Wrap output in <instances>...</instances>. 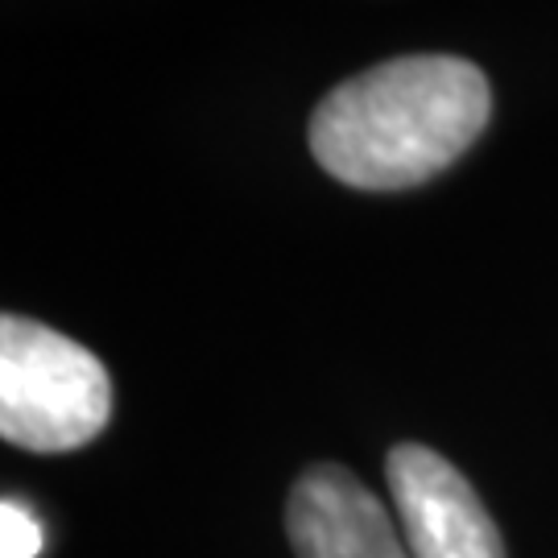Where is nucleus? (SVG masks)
Returning <instances> with one entry per match:
<instances>
[{"mask_svg":"<svg viewBox=\"0 0 558 558\" xmlns=\"http://www.w3.org/2000/svg\"><path fill=\"white\" fill-rule=\"evenodd\" d=\"M286 534L299 558H414L398 518L339 463H315L286 500Z\"/></svg>","mask_w":558,"mask_h":558,"instance_id":"nucleus-4","label":"nucleus"},{"mask_svg":"<svg viewBox=\"0 0 558 558\" xmlns=\"http://www.w3.org/2000/svg\"><path fill=\"white\" fill-rule=\"evenodd\" d=\"M488 112L493 92L476 62L405 54L327 92L311 117V154L356 191H405L442 174Z\"/></svg>","mask_w":558,"mask_h":558,"instance_id":"nucleus-1","label":"nucleus"},{"mask_svg":"<svg viewBox=\"0 0 558 558\" xmlns=\"http://www.w3.org/2000/svg\"><path fill=\"white\" fill-rule=\"evenodd\" d=\"M385 484L414 558H505L497 521L447 456L398 442L385 459Z\"/></svg>","mask_w":558,"mask_h":558,"instance_id":"nucleus-3","label":"nucleus"},{"mask_svg":"<svg viewBox=\"0 0 558 558\" xmlns=\"http://www.w3.org/2000/svg\"><path fill=\"white\" fill-rule=\"evenodd\" d=\"M112 418V377L96 352L25 315L0 319V435L13 447L62 456Z\"/></svg>","mask_w":558,"mask_h":558,"instance_id":"nucleus-2","label":"nucleus"},{"mask_svg":"<svg viewBox=\"0 0 558 558\" xmlns=\"http://www.w3.org/2000/svg\"><path fill=\"white\" fill-rule=\"evenodd\" d=\"M41 555V525L34 521V513L4 500L0 505V558H38Z\"/></svg>","mask_w":558,"mask_h":558,"instance_id":"nucleus-5","label":"nucleus"}]
</instances>
